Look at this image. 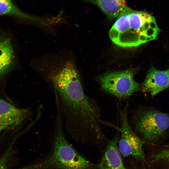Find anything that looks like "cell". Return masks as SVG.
<instances>
[{
  "label": "cell",
  "mask_w": 169,
  "mask_h": 169,
  "mask_svg": "<svg viewBox=\"0 0 169 169\" xmlns=\"http://www.w3.org/2000/svg\"><path fill=\"white\" fill-rule=\"evenodd\" d=\"M52 80L73 137L81 141L104 140L99 108L85 94L75 67L66 65Z\"/></svg>",
  "instance_id": "1"
},
{
  "label": "cell",
  "mask_w": 169,
  "mask_h": 169,
  "mask_svg": "<svg viewBox=\"0 0 169 169\" xmlns=\"http://www.w3.org/2000/svg\"><path fill=\"white\" fill-rule=\"evenodd\" d=\"M160 32L155 18L126 6L109 31L112 42L123 48L136 47L156 39Z\"/></svg>",
  "instance_id": "2"
},
{
  "label": "cell",
  "mask_w": 169,
  "mask_h": 169,
  "mask_svg": "<svg viewBox=\"0 0 169 169\" xmlns=\"http://www.w3.org/2000/svg\"><path fill=\"white\" fill-rule=\"evenodd\" d=\"M93 167L92 164L79 154L67 141L59 118L51 154L41 161L18 169H92Z\"/></svg>",
  "instance_id": "3"
},
{
  "label": "cell",
  "mask_w": 169,
  "mask_h": 169,
  "mask_svg": "<svg viewBox=\"0 0 169 169\" xmlns=\"http://www.w3.org/2000/svg\"><path fill=\"white\" fill-rule=\"evenodd\" d=\"M132 70L108 72L97 78L101 89L106 93L120 98H127L140 90L139 84L134 79Z\"/></svg>",
  "instance_id": "4"
},
{
  "label": "cell",
  "mask_w": 169,
  "mask_h": 169,
  "mask_svg": "<svg viewBox=\"0 0 169 169\" xmlns=\"http://www.w3.org/2000/svg\"><path fill=\"white\" fill-rule=\"evenodd\" d=\"M135 127L146 140L156 141L169 127V115L153 110H145L137 115Z\"/></svg>",
  "instance_id": "5"
},
{
  "label": "cell",
  "mask_w": 169,
  "mask_h": 169,
  "mask_svg": "<svg viewBox=\"0 0 169 169\" xmlns=\"http://www.w3.org/2000/svg\"><path fill=\"white\" fill-rule=\"evenodd\" d=\"M126 107L120 111L121 126L118 128L120 132L118 147L124 157L131 156L138 160H144L145 155L144 142L132 129L128 121Z\"/></svg>",
  "instance_id": "6"
},
{
  "label": "cell",
  "mask_w": 169,
  "mask_h": 169,
  "mask_svg": "<svg viewBox=\"0 0 169 169\" xmlns=\"http://www.w3.org/2000/svg\"><path fill=\"white\" fill-rule=\"evenodd\" d=\"M27 110L0 98V133L16 128L27 117Z\"/></svg>",
  "instance_id": "7"
},
{
  "label": "cell",
  "mask_w": 169,
  "mask_h": 169,
  "mask_svg": "<svg viewBox=\"0 0 169 169\" xmlns=\"http://www.w3.org/2000/svg\"><path fill=\"white\" fill-rule=\"evenodd\" d=\"M169 87V68L165 70H160L151 66L141 89L153 96Z\"/></svg>",
  "instance_id": "8"
},
{
  "label": "cell",
  "mask_w": 169,
  "mask_h": 169,
  "mask_svg": "<svg viewBox=\"0 0 169 169\" xmlns=\"http://www.w3.org/2000/svg\"><path fill=\"white\" fill-rule=\"evenodd\" d=\"M15 57L12 38L8 34L0 31V79L13 69Z\"/></svg>",
  "instance_id": "9"
},
{
  "label": "cell",
  "mask_w": 169,
  "mask_h": 169,
  "mask_svg": "<svg viewBox=\"0 0 169 169\" xmlns=\"http://www.w3.org/2000/svg\"><path fill=\"white\" fill-rule=\"evenodd\" d=\"M118 136L109 141L97 169H126L122 161L118 143Z\"/></svg>",
  "instance_id": "10"
},
{
  "label": "cell",
  "mask_w": 169,
  "mask_h": 169,
  "mask_svg": "<svg viewBox=\"0 0 169 169\" xmlns=\"http://www.w3.org/2000/svg\"><path fill=\"white\" fill-rule=\"evenodd\" d=\"M126 0H91L110 18L118 16L127 6Z\"/></svg>",
  "instance_id": "11"
},
{
  "label": "cell",
  "mask_w": 169,
  "mask_h": 169,
  "mask_svg": "<svg viewBox=\"0 0 169 169\" xmlns=\"http://www.w3.org/2000/svg\"><path fill=\"white\" fill-rule=\"evenodd\" d=\"M0 15H10L23 19L34 20L38 19L22 11L12 0H0Z\"/></svg>",
  "instance_id": "12"
},
{
  "label": "cell",
  "mask_w": 169,
  "mask_h": 169,
  "mask_svg": "<svg viewBox=\"0 0 169 169\" xmlns=\"http://www.w3.org/2000/svg\"><path fill=\"white\" fill-rule=\"evenodd\" d=\"M12 145L8 147L0 156V169H9L12 154Z\"/></svg>",
  "instance_id": "13"
},
{
  "label": "cell",
  "mask_w": 169,
  "mask_h": 169,
  "mask_svg": "<svg viewBox=\"0 0 169 169\" xmlns=\"http://www.w3.org/2000/svg\"><path fill=\"white\" fill-rule=\"evenodd\" d=\"M152 158L156 161L169 162V149L160 151L153 155Z\"/></svg>",
  "instance_id": "14"
}]
</instances>
